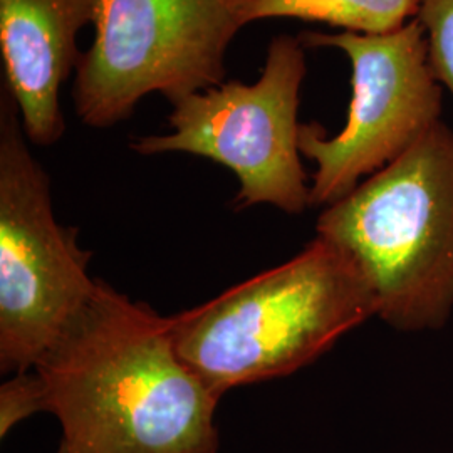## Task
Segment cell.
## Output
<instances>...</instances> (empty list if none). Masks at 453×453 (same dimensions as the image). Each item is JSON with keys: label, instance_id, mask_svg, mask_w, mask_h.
<instances>
[{"label": "cell", "instance_id": "obj_1", "mask_svg": "<svg viewBox=\"0 0 453 453\" xmlns=\"http://www.w3.org/2000/svg\"><path fill=\"white\" fill-rule=\"evenodd\" d=\"M33 370L59 453H219L220 396L180 357L168 318L103 280Z\"/></svg>", "mask_w": 453, "mask_h": 453}, {"label": "cell", "instance_id": "obj_2", "mask_svg": "<svg viewBox=\"0 0 453 453\" xmlns=\"http://www.w3.org/2000/svg\"><path fill=\"white\" fill-rule=\"evenodd\" d=\"M378 312L353 257L316 235L291 260L168 318L177 353L220 398L323 357Z\"/></svg>", "mask_w": 453, "mask_h": 453}, {"label": "cell", "instance_id": "obj_3", "mask_svg": "<svg viewBox=\"0 0 453 453\" xmlns=\"http://www.w3.org/2000/svg\"><path fill=\"white\" fill-rule=\"evenodd\" d=\"M316 235L344 249L385 323L437 331L453 312V130L443 121L324 209Z\"/></svg>", "mask_w": 453, "mask_h": 453}, {"label": "cell", "instance_id": "obj_4", "mask_svg": "<svg viewBox=\"0 0 453 453\" xmlns=\"http://www.w3.org/2000/svg\"><path fill=\"white\" fill-rule=\"evenodd\" d=\"M16 101L0 93V370L27 372L95 297L91 254L56 220L48 173L26 143Z\"/></svg>", "mask_w": 453, "mask_h": 453}, {"label": "cell", "instance_id": "obj_5", "mask_svg": "<svg viewBox=\"0 0 453 453\" xmlns=\"http://www.w3.org/2000/svg\"><path fill=\"white\" fill-rule=\"evenodd\" d=\"M306 71L301 39L275 35L257 81H224L181 97L168 116L172 133L138 138L131 148L145 157L177 151L224 165L241 183L239 209L265 203L303 213L311 207V185L297 111Z\"/></svg>", "mask_w": 453, "mask_h": 453}, {"label": "cell", "instance_id": "obj_6", "mask_svg": "<svg viewBox=\"0 0 453 453\" xmlns=\"http://www.w3.org/2000/svg\"><path fill=\"white\" fill-rule=\"evenodd\" d=\"M309 48H334L351 61L353 96L344 128L326 136L301 125V155L316 163L311 207H329L396 160L441 121V84L430 65L425 29L415 17L383 34L308 31Z\"/></svg>", "mask_w": 453, "mask_h": 453}, {"label": "cell", "instance_id": "obj_7", "mask_svg": "<svg viewBox=\"0 0 453 453\" xmlns=\"http://www.w3.org/2000/svg\"><path fill=\"white\" fill-rule=\"evenodd\" d=\"M95 27L73 84L76 113L93 128L130 118L151 93L173 104L222 84L242 29L226 0H104Z\"/></svg>", "mask_w": 453, "mask_h": 453}, {"label": "cell", "instance_id": "obj_8", "mask_svg": "<svg viewBox=\"0 0 453 453\" xmlns=\"http://www.w3.org/2000/svg\"><path fill=\"white\" fill-rule=\"evenodd\" d=\"M104 0H0L4 86L16 101L26 136L39 146L65 131L61 88L82 52L78 34L96 26Z\"/></svg>", "mask_w": 453, "mask_h": 453}, {"label": "cell", "instance_id": "obj_9", "mask_svg": "<svg viewBox=\"0 0 453 453\" xmlns=\"http://www.w3.org/2000/svg\"><path fill=\"white\" fill-rule=\"evenodd\" d=\"M421 0H226L243 27L271 17L323 22L361 34L391 33L415 19Z\"/></svg>", "mask_w": 453, "mask_h": 453}, {"label": "cell", "instance_id": "obj_10", "mask_svg": "<svg viewBox=\"0 0 453 453\" xmlns=\"http://www.w3.org/2000/svg\"><path fill=\"white\" fill-rule=\"evenodd\" d=\"M417 19L425 29L432 69L453 97V0H421Z\"/></svg>", "mask_w": 453, "mask_h": 453}, {"label": "cell", "instance_id": "obj_11", "mask_svg": "<svg viewBox=\"0 0 453 453\" xmlns=\"http://www.w3.org/2000/svg\"><path fill=\"white\" fill-rule=\"evenodd\" d=\"M46 411L44 393L34 370L17 372L0 388V438H5L20 421Z\"/></svg>", "mask_w": 453, "mask_h": 453}]
</instances>
